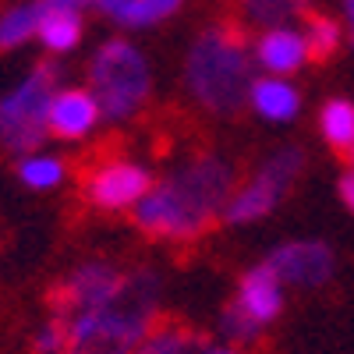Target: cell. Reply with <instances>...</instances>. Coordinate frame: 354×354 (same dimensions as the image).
<instances>
[{
    "mask_svg": "<svg viewBox=\"0 0 354 354\" xmlns=\"http://www.w3.org/2000/svg\"><path fill=\"white\" fill-rule=\"evenodd\" d=\"M46 8H71V11H78L82 4H93V0H43Z\"/></svg>",
    "mask_w": 354,
    "mask_h": 354,
    "instance_id": "obj_24",
    "label": "cell"
},
{
    "mask_svg": "<svg viewBox=\"0 0 354 354\" xmlns=\"http://www.w3.org/2000/svg\"><path fill=\"white\" fill-rule=\"evenodd\" d=\"M283 308V290H280V277L273 273L270 262L255 266L245 273L238 298H234L223 312V330L238 340H252L266 322L277 319V312Z\"/></svg>",
    "mask_w": 354,
    "mask_h": 354,
    "instance_id": "obj_7",
    "label": "cell"
},
{
    "mask_svg": "<svg viewBox=\"0 0 354 354\" xmlns=\"http://www.w3.org/2000/svg\"><path fill=\"white\" fill-rule=\"evenodd\" d=\"M57 64H39L32 75H28L11 96L0 100V142L15 153L36 149L43 142L46 117H50V103H53V88H57Z\"/></svg>",
    "mask_w": 354,
    "mask_h": 354,
    "instance_id": "obj_5",
    "label": "cell"
},
{
    "mask_svg": "<svg viewBox=\"0 0 354 354\" xmlns=\"http://www.w3.org/2000/svg\"><path fill=\"white\" fill-rule=\"evenodd\" d=\"M319 128H322V135H326V142L337 153H347L354 145V103L330 100L319 113Z\"/></svg>",
    "mask_w": 354,
    "mask_h": 354,
    "instance_id": "obj_16",
    "label": "cell"
},
{
    "mask_svg": "<svg viewBox=\"0 0 354 354\" xmlns=\"http://www.w3.org/2000/svg\"><path fill=\"white\" fill-rule=\"evenodd\" d=\"M340 46V25L326 15H308L305 21V50L312 61H330Z\"/></svg>",
    "mask_w": 354,
    "mask_h": 354,
    "instance_id": "obj_17",
    "label": "cell"
},
{
    "mask_svg": "<svg viewBox=\"0 0 354 354\" xmlns=\"http://www.w3.org/2000/svg\"><path fill=\"white\" fill-rule=\"evenodd\" d=\"M88 85H93L100 113L121 121V117H131L149 96V64L131 43L110 39L88 64Z\"/></svg>",
    "mask_w": 354,
    "mask_h": 354,
    "instance_id": "obj_4",
    "label": "cell"
},
{
    "mask_svg": "<svg viewBox=\"0 0 354 354\" xmlns=\"http://www.w3.org/2000/svg\"><path fill=\"white\" fill-rule=\"evenodd\" d=\"M209 354H234V351H209Z\"/></svg>",
    "mask_w": 354,
    "mask_h": 354,
    "instance_id": "obj_28",
    "label": "cell"
},
{
    "mask_svg": "<svg viewBox=\"0 0 354 354\" xmlns=\"http://www.w3.org/2000/svg\"><path fill=\"white\" fill-rule=\"evenodd\" d=\"M344 156H347V160H351V167H354V145H351V149H347Z\"/></svg>",
    "mask_w": 354,
    "mask_h": 354,
    "instance_id": "obj_27",
    "label": "cell"
},
{
    "mask_svg": "<svg viewBox=\"0 0 354 354\" xmlns=\"http://www.w3.org/2000/svg\"><path fill=\"white\" fill-rule=\"evenodd\" d=\"M156 312V277H124V287L103 308L68 319L64 354H131L153 330Z\"/></svg>",
    "mask_w": 354,
    "mask_h": 354,
    "instance_id": "obj_2",
    "label": "cell"
},
{
    "mask_svg": "<svg viewBox=\"0 0 354 354\" xmlns=\"http://www.w3.org/2000/svg\"><path fill=\"white\" fill-rule=\"evenodd\" d=\"M100 117V106L93 100V93H82V88H68V93L53 96L50 103V117H46V128L57 138H85L93 131Z\"/></svg>",
    "mask_w": 354,
    "mask_h": 354,
    "instance_id": "obj_11",
    "label": "cell"
},
{
    "mask_svg": "<svg viewBox=\"0 0 354 354\" xmlns=\"http://www.w3.org/2000/svg\"><path fill=\"white\" fill-rule=\"evenodd\" d=\"M273 273L280 277V283H294V287H319L326 283L333 273V252L322 241H290L280 245L270 259Z\"/></svg>",
    "mask_w": 354,
    "mask_h": 354,
    "instance_id": "obj_10",
    "label": "cell"
},
{
    "mask_svg": "<svg viewBox=\"0 0 354 354\" xmlns=\"http://www.w3.org/2000/svg\"><path fill=\"white\" fill-rule=\"evenodd\" d=\"M234 195V167L220 156H198L153 185L135 202V223L149 238L188 241L209 230Z\"/></svg>",
    "mask_w": 354,
    "mask_h": 354,
    "instance_id": "obj_1",
    "label": "cell"
},
{
    "mask_svg": "<svg viewBox=\"0 0 354 354\" xmlns=\"http://www.w3.org/2000/svg\"><path fill=\"white\" fill-rule=\"evenodd\" d=\"M340 198L347 202V209H354V170L340 177Z\"/></svg>",
    "mask_w": 354,
    "mask_h": 354,
    "instance_id": "obj_23",
    "label": "cell"
},
{
    "mask_svg": "<svg viewBox=\"0 0 354 354\" xmlns=\"http://www.w3.org/2000/svg\"><path fill=\"white\" fill-rule=\"evenodd\" d=\"M131 354H202V337L177 326V322H167V326L145 333V340Z\"/></svg>",
    "mask_w": 354,
    "mask_h": 354,
    "instance_id": "obj_15",
    "label": "cell"
},
{
    "mask_svg": "<svg viewBox=\"0 0 354 354\" xmlns=\"http://www.w3.org/2000/svg\"><path fill=\"white\" fill-rule=\"evenodd\" d=\"M64 344H68V319L53 315L46 326L36 333V354H64Z\"/></svg>",
    "mask_w": 354,
    "mask_h": 354,
    "instance_id": "obj_22",
    "label": "cell"
},
{
    "mask_svg": "<svg viewBox=\"0 0 354 354\" xmlns=\"http://www.w3.org/2000/svg\"><path fill=\"white\" fill-rule=\"evenodd\" d=\"M36 32H39V39L46 43V50L64 53V50H75L78 39H82V18H78V11H71V8H46V4H43V15H39Z\"/></svg>",
    "mask_w": 354,
    "mask_h": 354,
    "instance_id": "obj_14",
    "label": "cell"
},
{
    "mask_svg": "<svg viewBox=\"0 0 354 354\" xmlns=\"http://www.w3.org/2000/svg\"><path fill=\"white\" fill-rule=\"evenodd\" d=\"M241 4H245V15H248L255 25L280 28V25H287L294 15H301L305 0H241Z\"/></svg>",
    "mask_w": 354,
    "mask_h": 354,
    "instance_id": "obj_20",
    "label": "cell"
},
{
    "mask_svg": "<svg viewBox=\"0 0 354 354\" xmlns=\"http://www.w3.org/2000/svg\"><path fill=\"white\" fill-rule=\"evenodd\" d=\"M93 4H96V8H103L106 15H113V8L121 4V0H93Z\"/></svg>",
    "mask_w": 354,
    "mask_h": 354,
    "instance_id": "obj_26",
    "label": "cell"
},
{
    "mask_svg": "<svg viewBox=\"0 0 354 354\" xmlns=\"http://www.w3.org/2000/svg\"><path fill=\"white\" fill-rule=\"evenodd\" d=\"M252 106L270 117V121H290L294 113H298V93H294V85H287L283 78H259L252 82V93H248Z\"/></svg>",
    "mask_w": 354,
    "mask_h": 354,
    "instance_id": "obj_13",
    "label": "cell"
},
{
    "mask_svg": "<svg viewBox=\"0 0 354 354\" xmlns=\"http://www.w3.org/2000/svg\"><path fill=\"white\" fill-rule=\"evenodd\" d=\"M177 8H181V0H121L110 18H117L121 25H153Z\"/></svg>",
    "mask_w": 354,
    "mask_h": 354,
    "instance_id": "obj_18",
    "label": "cell"
},
{
    "mask_svg": "<svg viewBox=\"0 0 354 354\" xmlns=\"http://www.w3.org/2000/svg\"><path fill=\"white\" fill-rule=\"evenodd\" d=\"M82 188L96 209H124V205H135L153 188V177L145 167L117 160V163H100L96 170H88V177H82Z\"/></svg>",
    "mask_w": 354,
    "mask_h": 354,
    "instance_id": "obj_9",
    "label": "cell"
},
{
    "mask_svg": "<svg viewBox=\"0 0 354 354\" xmlns=\"http://www.w3.org/2000/svg\"><path fill=\"white\" fill-rule=\"evenodd\" d=\"M39 15H43V4H28V8L8 11L4 18H0V50H11V46L25 43L28 36L36 32Z\"/></svg>",
    "mask_w": 354,
    "mask_h": 354,
    "instance_id": "obj_19",
    "label": "cell"
},
{
    "mask_svg": "<svg viewBox=\"0 0 354 354\" xmlns=\"http://www.w3.org/2000/svg\"><path fill=\"white\" fill-rule=\"evenodd\" d=\"M259 64L262 68H270L273 75H290V71H298L305 64V36H298L294 28L280 25V28H270V32H262L259 39Z\"/></svg>",
    "mask_w": 354,
    "mask_h": 354,
    "instance_id": "obj_12",
    "label": "cell"
},
{
    "mask_svg": "<svg viewBox=\"0 0 354 354\" xmlns=\"http://www.w3.org/2000/svg\"><path fill=\"white\" fill-rule=\"evenodd\" d=\"M185 82L195 103L209 113H238L252 93V57L248 39L238 25H213L195 39Z\"/></svg>",
    "mask_w": 354,
    "mask_h": 354,
    "instance_id": "obj_3",
    "label": "cell"
},
{
    "mask_svg": "<svg viewBox=\"0 0 354 354\" xmlns=\"http://www.w3.org/2000/svg\"><path fill=\"white\" fill-rule=\"evenodd\" d=\"M344 15H347V25H351V39H354V0H344Z\"/></svg>",
    "mask_w": 354,
    "mask_h": 354,
    "instance_id": "obj_25",
    "label": "cell"
},
{
    "mask_svg": "<svg viewBox=\"0 0 354 354\" xmlns=\"http://www.w3.org/2000/svg\"><path fill=\"white\" fill-rule=\"evenodd\" d=\"M61 177H64V167L57 163V160L39 156V160H25L21 163V181L32 185V188H53Z\"/></svg>",
    "mask_w": 354,
    "mask_h": 354,
    "instance_id": "obj_21",
    "label": "cell"
},
{
    "mask_svg": "<svg viewBox=\"0 0 354 354\" xmlns=\"http://www.w3.org/2000/svg\"><path fill=\"white\" fill-rule=\"evenodd\" d=\"M121 287H124V277L117 273L113 266H106V262H85L68 280H61L50 290V305H53V315L71 319V315H82V312L103 308L106 301L117 298V290H121Z\"/></svg>",
    "mask_w": 354,
    "mask_h": 354,
    "instance_id": "obj_8",
    "label": "cell"
},
{
    "mask_svg": "<svg viewBox=\"0 0 354 354\" xmlns=\"http://www.w3.org/2000/svg\"><path fill=\"white\" fill-rule=\"evenodd\" d=\"M301 167H305V156H301L298 149H283V153H277L273 160H266L262 170L252 177V181L241 185L238 192L230 195L223 220H227V223H248V220L266 216V213H270L273 205L287 195V188L298 181Z\"/></svg>",
    "mask_w": 354,
    "mask_h": 354,
    "instance_id": "obj_6",
    "label": "cell"
}]
</instances>
